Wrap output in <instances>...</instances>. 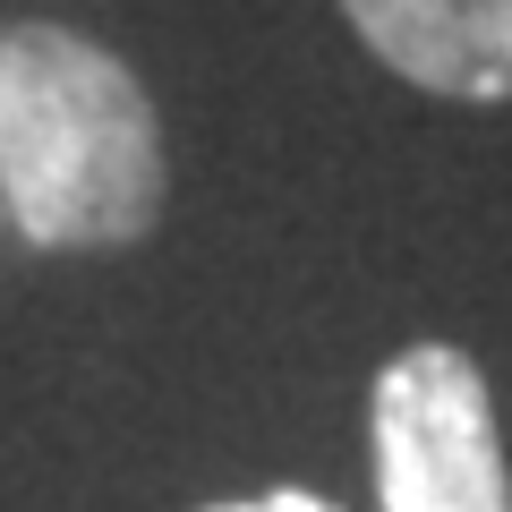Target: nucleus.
Segmentation results:
<instances>
[{
  "mask_svg": "<svg viewBox=\"0 0 512 512\" xmlns=\"http://www.w3.org/2000/svg\"><path fill=\"white\" fill-rule=\"evenodd\" d=\"M0 214L35 248H128L163 214V120L120 52L0 26Z\"/></svg>",
  "mask_w": 512,
  "mask_h": 512,
  "instance_id": "1",
  "label": "nucleus"
},
{
  "mask_svg": "<svg viewBox=\"0 0 512 512\" xmlns=\"http://www.w3.org/2000/svg\"><path fill=\"white\" fill-rule=\"evenodd\" d=\"M376 504L384 512H512L487 376L453 342H419L376 376Z\"/></svg>",
  "mask_w": 512,
  "mask_h": 512,
  "instance_id": "2",
  "label": "nucleus"
},
{
  "mask_svg": "<svg viewBox=\"0 0 512 512\" xmlns=\"http://www.w3.org/2000/svg\"><path fill=\"white\" fill-rule=\"evenodd\" d=\"M342 18L393 77L453 103L512 94V0H342Z\"/></svg>",
  "mask_w": 512,
  "mask_h": 512,
  "instance_id": "3",
  "label": "nucleus"
},
{
  "mask_svg": "<svg viewBox=\"0 0 512 512\" xmlns=\"http://www.w3.org/2000/svg\"><path fill=\"white\" fill-rule=\"evenodd\" d=\"M205 512H333V504L308 487H274V495H239V504H205Z\"/></svg>",
  "mask_w": 512,
  "mask_h": 512,
  "instance_id": "4",
  "label": "nucleus"
}]
</instances>
